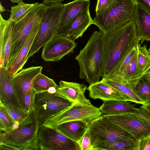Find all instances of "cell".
Wrapping results in <instances>:
<instances>
[{
  "label": "cell",
  "mask_w": 150,
  "mask_h": 150,
  "mask_svg": "<svg viewBox=\"0 0 150 150\" xmlns=\"http://www.w3.org/2000/svg\"><path fill=\"white\" fill-rule=\"evenodd\" d=\"M140 41L132 20L112 31L103 33L102 78L113 75L129 52L139 45Z\"/></svg>",
  "instance_id": "1"
},
{
  "label": "cell",
  "mask_w": 150,
  "mask_h": 150,
  "mask_svg": "<svg viewBox=\"0 0 150 150\" xmlns=\"http://www.w3.org/2000/svg\"><path fill=\"white\" fill-rule=\"evenodd\" d=\"M39 128L38 117L34 109L17 127L0 131V149L38 150Z\"/></svg>",
  "instance_id": "2"
},
{
  "label": "cell",
  "mask_w": 150,
  "mask_h": 150,
  "mask_svg": "<svg viewBox=\"0 0 150 150\" xmlns=\"http://www.w3.org/2000/svg\"><path fill=\"white\" fill-rule=\"evenodd\" d=\"M103 33L95 31L75 57L79 67V76L90 85L100 81L101 69Z\"/></svg>",
  "instance_id": "3"
},
{
  "label": "cell",
  "mask_w": 150,
  "mask_h": 150,
  "mask_svg": "<svg viewBox=\"0 0 150 150\" xmlns=\"http://www.w3.org/2000/svg\"><path fill=\"white\" fill-rule=\"evenodd\" d=\"M136 4L134 0H114L107 13L96 15L93 24L103 33L112 31L132 20Z\"/></svg>",
  "instance_id": "4"
},
{
  "label": "cell",
  "mask_w": 150,
  "mask_h": 150,
  "mask_svg": "<svg viewBox=\"0 0 150 150\" xmlns=\"http://www.w3.org/2000/svg\"><path fill=\"white\" fill-rule=\"evenodd\" d=\"M64 8L61 2L47 5L38 31L34 39L27 58L57 36L61 16Z\"/></svg>",
  "instance_id": "5"
},
{
  "label": "cell",
  "mask_w": 150,
  "mask_h": 150,
  "mask_svg": "<svg viewBox=\"0 0 150 150\" xmlns=\"http://www.w3.org/2000/svg\"><path fill=\"white\" fill-rule=\"evenodd\" d=\"M47 5L38 2L35 3L25 17L19 22L15 23L8 64L18 54L32 30L40 24Z\"/></svg>",
  "instance_id": "6"
},
{
  "label": "cell",
  "mask_w": 150,
  "mask_h": 150,
  "mask_svg": "<svg viewBox=\"0 0 150 150\" xmlns=\"http://www.w3.org/2000/svg\"><path fill=\"white\" fill-rule=\"evenodd\" d=\"M101 117L129 132L137 140L150 134V115L141 106L133 112Z\"/></svg>",
  "instance_id": "7"
},
{
  "label": "cell",
  "mask_w": 150,
  "mask_h": 150,
  "mask_svg": "<svg viewBox=\"0 0 150 150\" xmlns=\"http://www.w3.org/2000/svg\"><path fill=\"white\" fill-rule=\"evenodd\" d=\"M74 103L56 92L51 93L47 91L37 93L34 108L38 117L39 128L49 119Z\"/></svg>",
  "instance_id": "8"
},
{
  "label": "cell",
  "mask_w": 150,
  "mask_h": 150,
  "mask_svg": "<svg viewBox=\"0 0 150 150\" xmlns=\"http://www.w3.org/2000/svg\"><path fill=\"white\" fill-rule=\"evenodd\" d=\"M101 116L99 108L92 104H83L77 102L49 119L44 125L55 128L64 123L76 120H81L90 123Z\"/></svg>",
  "instance_id": "9"
},
{
  "label": "cell",
  "mask_w": 150,
  "mask_h": 150,
  "mask_svg": "<svg viewBox=\"0 0 150 150\" xmlns=\"http://www.w3.org/2000/svg\"><path fill=\"white\" fill-rule=\"evenodd\" d=\"M92 146L100 142L125 139L136 141L132 134L102 117L91 122L88 125Z\"/></svg>",
  "instance_id": "10"
},
{
  "label": "cell",
  "mask_w": 150,
  "mask_h": 150,
  "mask_svg": "<svg viewBox=\"0 0 150 150\" xmlns=\"http://www.w3.org/2000/svg\"><path fill=\"white\" fill-rule=\"evenodd\" d=\"M38 150H80L78 143L55 128L44 125L39 129Z\"/></svg>",
  "instance_id": "11"
},
{
  "label": "cell",
  "mask_w": 150,
  "mask_h": 150,
  "mask_svg": "<svg viewBox=\"0 0 150 150\" xmlns=\"http://www.w3.org/2000/svg\"><path fill=\"white\" fill-rule=\"evenodd\" d=\"M77 45L74 40L68 37L57 36L43 47L41 57L45 61H58L65 56L73 53Z\"/></svg>",
  "instance_id": "12"
},
{
  "label": "cell",
  "mask_w": 150,
  "mask_h": 150,
  "mask_svg": "<svg viewBox=\"0 0 150 150\" xmlns=\"http://www.w3.org/2000/svg\"><path fill=\"white\" fill-rule=\"evenodd\" d=\"M42 68L41 66H38L22 69L11 79L19 101L25 110V96L33 88L34 79L38 74L42 73Z\"/></svg>",
  "instance_id": "13"
},
{
  "label": "cell",
  "mask_w": 150,
  "mask_h": 150,
  "mask_svg": "<svg viewBox=\"0 0 150 150\" xmlns=\"http://www.w3.org/2000/svg\"><path fill=\"white\" fill-rule=\"evenodd\" d=\"M0 67L6 69L8 63L15 22L4 19L0 14Z\"/></svg>",
  "instance_id": "14"
},
{
  "label": "cell",
  "mask_w": 150,
  "mask_h": 150,
  "mask_svg": "<svg viewBox=\"0 0 150 150\" xmlns=\"http://www.w3.org/2000/svg\"><path fill=\"white\" fill-rule=\"evenodd\" d=\"M90 0H74L64 4L57 29V36L62 35L65 30L77 16L89 9Z\"/></svg>",
  "instance_id": "15"
},
{
  "label": "cell",
  "mask_w": 150,
  "mask_h": 150,
  "mask_svg": "<svg viewBox=\"0 0 150 150\" xmlns=\"http://www.w3.org/2000/svg\"><path fill=\"white\" fill-rule=\"evenodd\" d=\"M12 77L6 68L0 67V102L24 110L11 81Z\"/></svg>",
  "instance_id": "16"
},
{
  "label": "cell",
  "mask_w": 150,
  "mask_h": 150,
  "mask_svg": "<svg viewBox=\"0 0 150 150\" xmlns=\"http://www.w3.org/2000/svg\"><path fill=\"white\" fill-rule=\"evenodd\" d=\"M87 88V86L84 84L61 81L56 92L73 103L91 104V101L84 95Z\"/></svg>",
  "instance_id": "17"
},
{
  "label": "cell",
  "mask_w": 150,
  "mask_h": 150,
  "mask_svg": "<svg viewBox=\"0 0 150 150\" xmlns=\"http://www.w3.org/2000/svg\"><path fill=\"white\" fill-rule=\"evenodd\" d=\"M87 90L89 96L94 99L103 100H123L131 101L125 95L101 80L90 85Z\"/></svg>",
  "instance_id": "18"
},
{
  "label": "cell",
  "mask_w": 150,
  "mask_h": 150,
  "mask_svg": "<svg viewBox=\"0 0 150 150\" xmlns=\"http://www.w3.org/2000/svg\"><path fill=\"white\" fill-rule=\"evenodd\" d=\"M40 24L32 30L18 54L8 64L6 69L12 77L22 69L28 60V53Z\"/></svg>",
  "instance_id": "19"
},
{
  "label": "cell",
  "mask_w": 150,
  "mask_h": 150,
  "mask_svg": "<svg viewBox=\"0 0 150 150\" xmlns=\"http://www.w3.org/2000/svg\"><path fill=\"white\" fill-rule=\"evenodd\" d=\"M93 24L89 9L79 13L75 17L65 30L62 35L75 40L82 36L87 28Z\"/></svg>",
  "instance_id": "20"
},
{
  "label": "cell",
  "mask_w": 150,
  "mask_h": 150,
  "mask_svg": "<svg viewBox=\"0 0 150 150\" xmlns=\"http://www.w3.org/2000/svg\"><path fill=\"white\" fill-rule=\"evenodd\" d=\"M132 20L134 24L141 43L150 41V13L137 4Z\"/></svg>",
  "instance_id": "21"
},
{
  "label": "cell",
  "mask_w": 150,
  "mask_h": 150,
  "mask_svg": "<svg viewBox=\"0 0 150 150\" xmlns=\"http://www.w3.org/2000/svg\"><path fill=\"white\" fill-rule=\"evenodd\" d=\"M89 124L84 121L76 120L64 123L54 128L78 143L88 129Z\"/></svg>",
  "instance_id": "22"
},
{
  "label": "cell",
  "mask_w": 150,
  "mask_h": 150,
  "mask_svg": "<svg viewBox=\"0 0 150 150\" xmlns=\"http://www.w3.org/2000/svg\"><path fill=\"white\" fill-rule=\"evenodd\" d=\"M99 108L102 116L133 112L138 109L134 105L123 100H103Z\"/></svg>",
  "instance_id": "23"
},
{
  "label": "cell",
  "mask_w": 150,
  "mask_h": 150,
  "mask_svg": "<svg viewBox=\"0 0 150 150\" xmlns=\"http://www.w3.org/2000/svg\"><path fill=\"white\" fill-rule=\"evenodd\" d=\"M101 80L125 95L131 100V102L142 105L145 104L134 93L132 86L124 83L116 77L112 76L102 78Z\"/></svg>",
  "instance_id": "24"
},
{
  "label": "cell",
  "mask_w": 150,
  "mask_h": 150,
  "mask_svg": "<svg viewBox=\"0 0 150 150\" xmlns=\"http://www.w3.org/2000/svg\"><path fill=\"white\" fill-rule=\"evenodd\" d=\"M137 140L134 142L122 139L98 142L93 146V150H137Z\"/></svg>",
  "instance_id": "25"
},
{
  "label": "cell",
  "mask_w": 150,
  "mask_h": 150,
  "mask_svg": "<svg viewBox=\"0 0 150 150\" xmlns=\"http://www.w3.org/2000/svg\"><path fill=\"white\" fill-rule=\"evenodd\" d=\"M58 86L53 79L50 78L42 73L38 74L34 80L33 88L37 93L48 91L51 93L56 91Z\"/></svg>",
  "instance_id": "26"
},
{
  "label": "cell",
  "mask_w": 150,
  "mask_h": 150,
  "mask_svg": "<svg viewBox=\"0 0 150 150\" xmlns=\"http://www.w3.org/2000/svg\"><path fill=\"white\" fill-rule=\"evenodd\" d=\"M137 53L134 56L121 76H113L132 88L136 85L140 79L137 74Z\"/></svg>",
  "instance_id": "27"
},
{
  "label": "cell",
  "mask_w": 150,
  "mask_h": 150,
  "mask_svg": "<svg viewBox=\"0 0 150 150\" xmlns=\"http://www.w3.org/2000/svg\"><path fill=\"white\" fill-rule=\"evenodd\" d=\"M132 90L135 94L144 103H150V81L142 76Z\"/></svg>",
  "instance_id": "28"
},
{
  "label": "cell",
  "mask_w": 150,
  "mask_h": 150,
  "mask_svg": "<svg viewBox=\"0 0 150 150\" xmlns=\"http://www.w3.org/2000/svg\"><path fill=\"white\" fill-rule=\"evenodd\" d=\"M138 47L137 60V74L140 78L150 67V56L146 45Z\"/></svg>",
  "instance_id": "29"
},
{
  "label": "cell",
  "mask_w": 150,
  "mask_h": 150,
  "mask_svg": "<svg viewBox=\"0 0 150 150\" xmlns=\"http://www.w3.org/2000/svg\"><path fill=\"white\" fill-rule=\"evenodd\" d=\"M35 3L28 4L21 1L11 7V13L8 20L17 23L23 19L29 12Z\"/></svg>",
  "instance_id": "30"
},
{
  "label": "cell",
  "mask_w": 150,
  "mask_h": 150,
  "mask_svg": "<svg viewBox=\"0 0 150 150\" xmlns=\"http://www.w3.org/2000/svg\"><path fill=\"white\" fill-rule=\"evenodd\" d=\"M0 105L6 109L11 117L14 124L13 127L18 126L28 116L31 112L28 114L24 110L12 105L3 104L0 102Z\"/></svg>",
  "instance_id": "31"
},
{
  "label": "cell",
  "mask_w": 150,
  "mask_h": 150,
  "mask_svg": "<svg viewBox=\"0 0 150 150\" xmlns=\"http://www.w3.org/2000/svg\"><path fill=\"white\" fill-rule=\"evenodd\" d=\"M14 127L13 121L6 109L0 105V130L5 132Z\"/></svg>",
  "instance_id": "32"
},
{
  "label": "cell",
  "mask_w": 150,
  "mask_h": 150,
  "mask_svg": "<svg viewBox=\"0 0 150 150\" xmlns=\"http://www.w3.org/2000/svg\"><path fill=\"white\" fill-rule=\"evenodd\" d=\"M140 44L137 47L134 48L128 54L116 72L112 76L120 77L123 74L134 56L137 53Z\"/></svg>",
  "instance_id": "33"
},
{
  "label": "cell",
  "mask_w": 150,
  "mask_h": 150,
  "mask_svg": "<svg viewBox=\"0 0 150 150\" xmlns=\"http://www.w3.org/2000/svg\"><path fill=\"white\" fill-rule=\"evenodd\" d=\"M37 93L33 88L26 94L24 100L25 110L28 114L34 109L35 100Z\"/></svg>",
  "instance_id": "34"
},
{
  "label": "cell",
  "mask_w": 150,
  "mask_h": 150,
  "mask_svg": "<svg viewBox=\"0 0 150 150\" xmlns=\"http://www.w3.org/2000/svg\"><path fill=\"white\" fill-rule=\"evenodd\" d=\"M114 0H98L96 8V15L107 13L110 9Z\"/></svg>",
  "instance_id": "35"
},
{
  "label": "cell",
  "mask_w": 150,
  "mask_h": 150,
  "mask_svg": "<svg viewBox=\"0 0 150 150\" xmlns=\"http://www.w3.org/2000/svg\"><path fill=\"white\" fill-rule=\"evenodd\" d=\"M78 143L80 150H93L91 134L88 128Z\"/></svg>",
  "instance_id": "36"
},
{
  "label": "cell",
  "mask_w": 150,
  "mask_h": 150,
  "mask_svg": "<svg viewBox=\"0 0 150 150\" xmlns=\"http://www.w3.org/2000/svg\"><path fill=\"white\" fill-rule=\"evenodd\" d=\"M137 150H150V134L137 140Z\"/></svg>",
  "instance_id": "37"
},
{
  "label": "cell",
  "mask_w": 150,
  "mask_h": 150,
  "mask_svg": "<svg viewBox=\"0 0 150 150\" xmlns=\"http://www.w3.org/2000/svg\"><path fill=\"white\" fill-rule=\"evenodd\" d=\"M138 4L150 13V0H134Z\"/></svg>",
  "instance_id": "38"
},
{
  "label": "cell",
  "mask_w": 150,
  "mask_h": 150,
  "mask_svg": "<svg viewBox=\"0 0 150 150\" xmlns=\"http://www.w3.org/2000/svg\"><path fill=\"white\" fill-rule=\"evenodd\" d=\"M64 1V0H43L42 2L43 4H47L60 3Z\"/></svg>",
  "instance_id": "39"
},
{
  "label": "cell",
  "mask_w": 150,
  "mask_h": 150,
  "mask_svg": "<svg viewBox=\"0 0 150 150\" xmlns=\"http://www.w3.org/2000/svg\"><path fill=\"white\" fill-rule=\"evenodd\" d=\"M141 107L145 109L150 115V103L147 104L142 105Z\"/></svg>",
  "instance_id": "40"
},
{
  "label": "cell",
  "mask_w": 150,
  "mask_h": 150,
  "mask_svg": "<svg viewBox=\"0 0 150 150\" xmlns=\"http://www.w3.org/2000/svg\"><path fill=\"white\" fill-rule=\"evenodd\" d=\"M150 75V67L144 73L142 76L146 78Z\"/></svg>",
  "instance_id": "41"
},
{
  "label": "cell",
  "mask_w": 150,
  "mask_h": 150,
  "mask_svg": "<svg viewBox=\"0 0 150 150\" xmlns=\"http://www.w3.org/2000/svg\"><path fill=\"white\" fill-rule=\"evenodd\" d=\"M5 11V8L2 5L1 3L0 2V13L3 12Z\"/></svg>",
  "instance_id": "42"
},
{
  "label": "cell",
  "mask_w": 150,
  "mask_h": 150,
  "mask_svg": "<svg viewBox=\"0 0 150 150\" xmlns=\"http://www.w3.org/2000/svg\"><path fill=\"white\" fill-rule=\"evenodd\" d=\"M13 3H18L22 1V0H10Z\"/></svg>",
  "instance_id": "43"
},
{
  "label": "cell",
  "mask_w": 150,
  "mask_h": 150,
  "mask_svg": "<svg viewBox=\"0 0 150 150\" xmlns=\"http://www.w3.org/2000/svg\"><path fill=\"white\" fill-rule=\"evenodd\" d=\"M150 81V75L147 77L146 78Z\"/></svg>",
  "instance_id": "44"
},
{
  "label": "cell",
  "mask_w": 150,
  "mask_h": 150,
  "mask_svg": "<svg viewBox=\"0 0 150 150\" xmlns=\"http://www.w3.org/2000/svg\"><path fill=\"white\" fill-rule=\"evenodd\" d=\"M148 50L149 56H150V47L149 48V49Z\"/></svg>",
  "instance_id": "45"
}]
</instances>
